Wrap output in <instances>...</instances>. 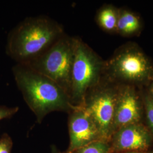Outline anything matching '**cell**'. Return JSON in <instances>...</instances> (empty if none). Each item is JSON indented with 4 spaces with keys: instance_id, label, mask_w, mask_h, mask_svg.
I'll return each instance as SVG.
<instances>
[{
    "instance_id": "6da1fadb",
    "label": "cell",
    "mask_w": 153,
    "mask_h": 153,
    "mask_svg": "<svg viewBox=\"0 0 153 153\" xmlns=\"http://www.w3.org/2000/svg\"><path fill=\"white\" fill-rule=\"evenodd\" d=\"M13 73L16 86L39 123L51 112L68 114L76 107L64 89L27 64H16L13 68Z\"/></svg>"
},
{
    "instance_id": "7a4b0ae2",
    "label": "cell",
    "mask_w": 153,
    "mask_h": 153,
    "mask_svg": "<svg viewBox=\"0 0 153 153\" xmlns=\"http://www.w3.org/2000/svg\"><path fill=\"white\" fill-rule=\"evenodd\" d=\"M65 33L62 26L48 16L27 17L9 33L6 53L17 64H26L43 53Z\"/></svg>"
},
{
    "instance_id": "3957f363",
    "label": "cell",
    "mask_w": 153,
    "mask_h": 153,
    "mask_svg": "<svg viewBox=\"0 0 153 153\" xmlns=\"http://www.w3.org/2000/svg\"><path fill=\"white\" fill-rule=\"evenodd\" d=\"M105 63L81 39L76 37L69 91L74 106H82L88 91L102 81Z\"/></svg>"
},
{
    "instance_id": "277c9868",
    "label": "cell",
    "mask_w": 153,
    "mask_h": 153,
    "mask_svg": "<svg viewBox=\"0 0 153 153\" xmlns=\"http://www.w3.org/2000/svg\"><path fill=\"white\" fill-rule=\"evenodd\" d=\"M76 37L65 33L49 48L27 64L56 82L69 96Z\"/></svg>"
},
{
    "instance_id": "5b68a950",
    "label": "cell",
    "mask_w": 153,
    "mask_h": 153,
    "mask_svg": "<svg viewBox=\"0 0 153 153\" xmlns=\"http://www.w3.org/2000/svg\"><path fill=\"white\" fill-rule=\"evenodd\" d=\"M108 81H102L88 91L83 107L92 118L102 140L109 142L114 134V123L117 92L109 86Z\"/></svg>"
},
{
    "instance_id": "8992f818",
    "label": "cell",
    "mask_w": 153,
    "mask_h": 153,
    "mask_svg": "<svg viewBox=\"0 0 153 153\" xmlns=\"http://www.w3.org/2000/svg\"><path fill=\"white\" fill-rule=\"evenodd\" d=\"M153 68L142 52L133 49L120 52L105 63L104 74L106 79L118 78L126 81L140 82L153 74Z\"/></svg>"
},
{
    "instance_id": "52a82bcc",
    "label": "cell",
    "mask_w": 153,
    "mask_h": 153,
    "mask_svg": "<svg viewBox=\"0 0 153 153\" xmlns=\"http://www.w3.org/2000/svg\"><path fill=\"white\" fill-rule=\"evenodd\" d=\"M69 145L64 153H71L91 142L100 140L98 129L83 106L76 107L68 113Z\"/></svg>"
},
{
    "instance_id": "ba28073f",
    "label": "cell",
    "mask_w": 153,
    "mask_h": 153,
    "mask_svg": "<svg viewBox=\"0 0 153 153\" xmlns=\"http://www.w3.org/2000/svg\"><path fill=\"white\" fill-rule=\"evenodd\" d=\"M111 153L120 152H144L151 145V136L139 123L122 127L113 134Z\"/></svg>"
},
{
    "instance_id": "9c48e42d",
    "label": "cell",
    "mask_w": 153,
    "mask_h": 153,
    "mask_svg": "<svg viewBox=\"0 0 153 153\" xmlns=\"http://www.w3.org/2000/svg\"><path fill=\"white\" fill-rule=\"evenodd\" d=\"M141 107L138 98L131 88H126L117 92L114 123V133L126 126L139 123Z\"/></svg>"
},
{
    "instance_id": "30bf717a",
    "label": "cell",
    "mask_w": 153,
    "mask_h": 153,
    "mask_svg": "<svg viewBox=\"0 0 153 153\" xmlns=\"http://www.w3.org/2000/svg\"><path fill=\"white\" fill-rule=\"evenodd\" d=\"M118 16L115 9L110 6L102 7L97 15L99 25L107 31H112L116 29Z\"/></svg>"
},
{
    "instance_id": "8fae6325",
    "label": "cell",
    "mask_w": 153,
    "mask_h": 153,
    "mask_svg": "<svg viewBox=\"0 0 153 153\" xmlns=\"http://www.w3.org/2000/svg\"><path fill=\"white\" fill-rule=\"evenodd\" d=\"M140 26V21L135 15L129 12H124L118 16L116 29L125 34L135 33Z\"/></svg>"
},
{
    "instance_id": "7c38bea8",
    "label": "cell",
    "mask_w": 153,
    "mask_h": 153,
    "mask_svg": "<svg viewBox=\"0 0 153 153\" xmlns=\"http://www.w3.org/2000/svg\"><path fill=\"white\" fill-rule=\"evenodd\" d=\"M71 153H111V146L109 142L100 140L78 149Z\"/></svg>"
},
{
    "instance_id": "4fadbf2b",
    "label": "cell",
    "mask_w": 153,
    "mask_h": 153,
    "mask_svg": "<svg viewBox=\"0 0 153 153\" xmlns=\"http://www.w3.org/2000/svg\"><path fill=\"white\" fill-rule=\"evenodd\" d=\"M13 141L7 134H4L0 138V153H11Z\"/></svg>"
},
{
    "instance_id": "5bb4252c",
    "label": "cell",
    "mask_w": 153,
    "mask_h": 153,
    "mask_svg": "<svg viewBox=\"0 0 153 153\" xmlns=\"http://www.w3.org/2000/svg\"><path fill=\"white\" fill-rule=\"evenodd\" d=\"M18 110V107H9L5 105H0V121L10 118L16 114Z\"/></svg>"
},
{
    "instance_id": "9a60e30c",
    "label": "cell",
    "mask_w": 153,
    "mask_h": 153,
    "mask_svg": "<svg viewBox=\"0 0 153 153\" xmlns=\"http://www.w3.org/2000/svg\"><path fill=\"white\" fill-rule=\"evenodd\" d=\"M146 111L149 126L153 131V101L150 98H147L145 101Z\"/></svg>"
},
{
    "instance_id": "2e32d148",
    "label": "cell",
    "mask_w": 153,
    "mask_h": 153,
    "mask_svg": "<svg viewBox=\"0 0 153 153\" xmlns=\"http://www.w3.org/2000/svg\"><path fill=\"white\" fill-rule=\"evenodd\" d=\"M51 153H61L59 151V150L57 149V148L55 146L52 145L51 147Z\"/></svg>"
},
{
    "instance_id": "e0dca14e",
    "label": "cell",
    "mask_w": 153,
    "mask_h": 153,
    "mask_svg": "<svg viewBox=\"0 0 153 153\" xmlns=\"http://www.w3.org/2000/svg\"><path fill=\"white\" fill-rule=\"evenodd\" d=\"M150 96L152 99L153 101V83L151 85L150 88Z\"/></svg>"
},
{
    "instance_id": "ac0fdd59",
    "label": "cell",
    "mask_w": 153,
    "mask_h": 153,
    "mask_svg": "<svg viewBox=\"0 0 153 153\" xmlns=\"http://www.w3.org/2000/svg\"><path fill=\"white\" fill-rule=\"evenodd\" d=\"M125 153H153V152H146L145 151L144 152H128Z\"/></svg>"
}]
</instances>
